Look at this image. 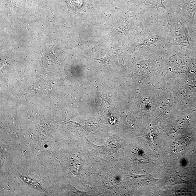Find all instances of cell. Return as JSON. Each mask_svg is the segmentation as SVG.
Returning a JSON list of instances; mask_svg holds the SVG:
<instances>
[]
</instances>
